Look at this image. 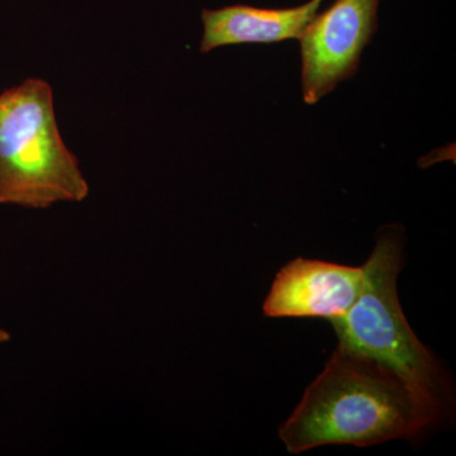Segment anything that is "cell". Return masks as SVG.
I'll use <instances>...</instances> for the list:
<instances>
[{"label":"cell","mask_w":456,"mask_h":456,"mask_svg":"<svg viewBox=\"0 0 456 456\" xmlns=\"http://www.w3.org/2000/svg\"><path fill=\"white\" fill-rule=\"evenodd\" d=\"M424 417L407 387L379 362L338 344L293 415L279 428L292 454L323 445L413 439Z\"/></svg>","instance_id":"cell-1"},{"label":"cell","mask_w":456,"mask_h":456,"mask_svg":"<svg viewBox=\"0 0 456 456\" xmlns=\"http://www.w3.org/2000/svg\"><path fill=\"white\" fill-rule=\"evenodd\" d=\"M401 244L392 233L379 237L362 265V289L344 316L330 321L338 344L368 356L397 375L430 426L443 403L436 362L413 334L397 296Z\"/></svg>","instance_id":"cell-2"},{"label":"cell","mask_w":456,"mask_h":456,"mask_svg":"<svg viewBox=\"0 0 456 456\" xmlns=\"http://www.w3.org/2000/svg\"><path fill=\"white\" fill-rule=\"evenodd\" d=\"M88 194L60 134L50 84L29 77L0 93V204L44 209Z\"/></svg>","instance_id":"cell-3"},{"label":"cell","mask_w":456,"mask_h":456,"mask_svg":"<svg viewBox=\"0 0 456 456\" xmlns=\"http://www.w3.org/2000/svg\"><path fill=\"white\" fill-rule=\"evenodd\" d=\"M378 5L379 0H336L302 33L305 103H317L338 83L356 73L362 51L377 29Z\"/></svg>","instance_id":"cell-4"},{"label":"cell","mask_w":456,"mask_h":456,"mask_svg":"<svg viewBox=\"0 0 456 456\" xmlns=\"http://www.w3.org/2000/svg\"><path fill=\"white\" fill-rule=\"evenodd\" d=\"M362 284V266L297 257L278 273L264 314L273 318L335 320L350 310Z\"/></svg>","instance_id":"cell-5"},{"label":"cell","mask_w":456,"mask_h":456,"mask_svg":"<svg viewBox=\"0 0 456 456\" xmlns=\"http://www.w3.org/2000/svg\"><path fill=\"white\" fill-rule=\"evenodd\" d=\"M323 0H310L299 7L263 9L250 5L204 9L203 38L200 53H207L228 45L273 44L299 38L314 18Z\"/></svg>","instance_id":"cell-6"},{"label":"cell","mask_w":456,"mask_h":456,"mask_svg":"<svg viewBox=\"0 0 456 456\" xmlns=\"http://www.w3.org/2000/svg\"><path fill=\"white\" fill-rule=\"evenodd\" d=\"M11 340V334L9 332L5 331L4 329H2L0 327V344H3V342H7Z\"/></svg>","instance_id":"cell-7"}]
</instances>
